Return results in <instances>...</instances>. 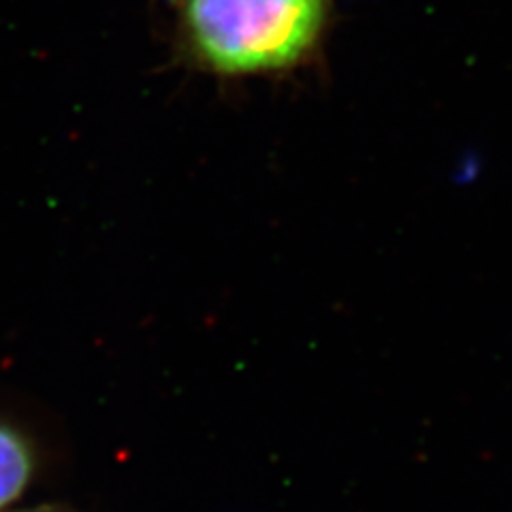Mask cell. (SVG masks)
Instances as JSON below:
<instances>
[{
  "label": "cell",
  "mask_w": 512,
  "mask_h": 512,
  "mask_svg": "<svg viewBox=\"0 0 512 512\" xmlns=\"http://www.w3.org/2000/svg\"><path fill=\"white\" fill-rule=\"evenodd\" d=\"M188 56L222 77L295 69L323 37L331 0H173Z\"/></svg>",
  "instance_id": "1"
},
{
  "label": "cell",
  "mask_w": 512,
  "mask_h": 512,
  "mask_svg": "<svg viewBox=\"0 0 512 512\" xmlns=\"http://www.w3.org/2000/svg\"><path fill=\"white\" fill-rule=\"evenodd\" d=\"M32 474L28 444L13 429L0 425V510L24 493Z\"/></svg>",
  "instance_id": "2"
}]
</instances>
